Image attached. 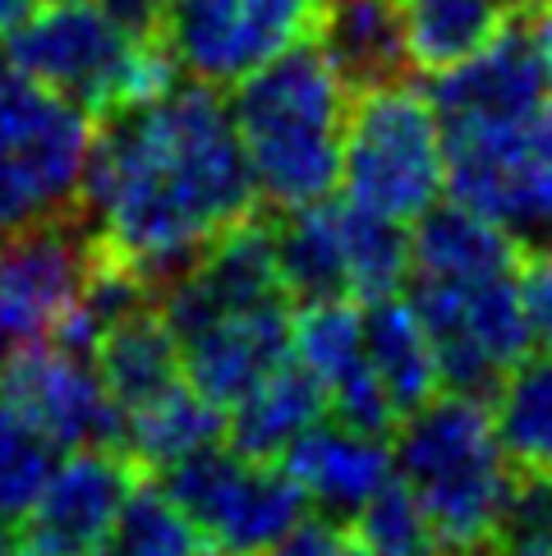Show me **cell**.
Segmentation results:
<instances>
[{
	"label": "cell",
	"instance_id": "cell-1",
	"mask_svg": "<svg viewBox=\"0 0 552 556\" xmlns=\"http://www.w3.org/2000/svg\"><path fill=\"white\" fill-rule=\"evenodd\" d=\"M253 198L230 106L208 84H171L92 134L88 230L143 286H166L208 244L249 222Z\"/></svg>",
	"mask_w": 552,
	"mask_h": 556
},
{
	"label": "cell",
	"instance_id": "cell-2",
	"mask_svg": "<svg viewBox=\"0 0 552 556\" xmlns=\"http://www.w3.org/2000/svg\"><path fill=\"white\" fill-rule=\"evenodd\" d=\"M350 88L318 47H290L240 78L230 102L253 193L272 207H309L341 185Z\"/></svg>",
	"mask_w": 552,
	"mask_h": 556
},
{
	"label": "cell",
	"instance_id": "cell-3",
	"mask_svg": "<svg viewBox=\"0 0 552 556\" xmlns=\"http://www.w3.org/2000/svg\"><path fill=\"white\" fill-rule=\"evenodd\" d=\"M391 469L424 506L451 556H484L488 533L511 492V460L484 401L442 391L405 414L391 442Z\"/></svg>",
	"mask_w": 552,
	"mask_h": 556
},
{
	"label": "cell",
	"instance_id": "cell-4",
	"mask_svg": "<svg viewBox=\"0 0 552 556\" xmlns=\"http://www.w3.org/2000/svg\"><path fill=\"white\" fill-rule=\"evenodd\" d=\"M0 37L14 70L70 97L88 115H115L171 88V55L156 33L129 28L92 5L47 0Z\"/></svg>",
	"mask_w": 552,
	"mask_h": 556
},
{
	"label": "cell",
	"instance_id": "cell-5",
	"mask_svg": "<svg viewBox=\"0 0 552 556\" xmlns=\"http://www.w3.org/2000/svg\"><path fill=\"white\" fill-rule=\"evenodd\" d=\"M92 115L0 55V244L84 212Z\"/></svg>",
	"mask_w": 552,
	"mask_h": 556
},
{
	"label": "cell",
	"instance_id": "cell-6",
	"mask_svg": "<svg viewBox=\"0 0 552 556\" xmlns=\"http://www.w3.org/2000/svg\"><path fill=\"white\" fill-rule=\"evenodd\" d=\"M341 185L354 207L410 226L447 189V129L432 97L401 78L364 88L346 111Z\"/></svg>",
	"mask_w": 552,
	"mask_h": 556
},
{
	"label": "cell",
	"instance_id": "cell-7",
	"mask_svg": "<svg viewBox=\"0 0 552 556\" xmlns=\"http://www.w3.org/2000/svg\"><path fill=\"white\" fill-rule=\"evenodd\" d=\"M272 253L286 294L304 304H373L397 294L410 276L405 226L354 207L350 198L346 203L318 198L309 207H290L286 222L272 230Z\"/></svg>",
	"mask_w": 552,
	"mask_h": 556
},
{
	"label": "cell",
	"instance_id": "cell-8",
	"mask_svg": "<svg viewBox=\"0 0 552 556\" xmlns=\"http://www.w3.org/2000/svg\"><path fill=\"white\" fill-rule=\"evenodd\" d=\"M156 488L189 515L212 556H267L309 515V496L281 460H253L230 442L166 465Z\"/></svg>",
	"mask_w": 552,
	"mask_h": 556
},
{
	"label": "cell",
	"instance_id": "cell-9",
	"mask_svg": "<svg viewBox=\"0 0 552 556\" xmlns=\"http://www.w3.org/2000/svg\"><path fill=\"white\" fill-rule=\"evenodd\" d=\"M414 317L428 336L438 382L461 395H492L535 336L520 304V271L492 276H410Z\"/></svg>",
	"mask_w": 552,
	"mask_h": 556
},
{
	"label": "cell",
	"instance_id": "cell-10",
	"mask_svg": "<svg viewBox=\"0 0 552 556\" xmlns=\"http://www.w3.org/2000/svg\"><path fill=\"white\" fill-rule=\"evenodd\" d=\"M447 189L511 240H552V102L492 125L447 129Z\"/></svg>",
	"mask_w": 552,
	"mask_h": 556
},
{
	"label": "cell",
	"instance_id": "cell-11",
	"mask_svg": "<svg viewBox=\"0 0 552 556\" xmlns=\"http://www.w3.org/2000/svg\"><path fill=\"white\" fill-rule=\"evenodd\" d=\"M313 0H162L156 42L193 84L226 88L300 47Z\"/></svg>",
	"mask_w": 552,
	"mask_h": 556
},
{
	"label": "cell",
	"instance_id": "cell-12",
	"mask_svg": "<svg viewBox=\"0 0 552 556\" xmlns=\"http://www.w3.org/2000/svg\"><path fill=\"white\" fill-rule=\"evenodd\" d=\"M552 102V5L506 14L488 42L438 74L432 111L442 129L516 121Z\"/></svg>",
	"mask_w": 552,
	"mask_h": 556
},
{
	"label": "cell",
	"instance_id": "cell-13",
	"mask_svg": "<svg viewBox=\"0 0 552 556\" xmlns=\"http://www.w3.org/2000/svg\"><path fill=\"white\" fill-rule=\"evenodd\" d=\"M102 263H106L102 244L74 216L0 244V317H5L14 345L24 350L37 341H51V331L88 294Z\"/></svg>",
	"mask_w": 552,
	"mask_h": 556
},
{
	"label": "cell",
	"instance_id": "cell-14",
	"mask_svg": "<svg viewBox=\"0 0 552 556\" xmlns=\"http://www.w3.org/2000/svg\"><path fill=\"white\" fill-rule=\"evenodd\" d=\"M171 331L175 345H180L185 382L208 405L230 409L290 359L294 313L290 300H267V304L216 308Z\"/></svg>",
	"mask_w": 552,
	"mask_h": 556
},
{
	"label": "cell",
	"instance_id": "cell-15",
	"mask_svg": "<svg viewBox=\"0 0 552 556\" xmlns=\"http://www.w3.org/2000/svg\"><path fill=\"white\" fill-rule=\"evenodd\" d=\"M0 391L47 432L55 451H84V446L121 451L125 424L111 391L102 387L92 354H78L55 341L24 345L0 368Z\"/></svg>",
	"mask_w": 552,
	"mask_h": 556
},
{
	"label": "cell",
	"instance_id": "cell-16",
	"mask_svg": "<svg viewBox=\"0 0 552 556\" xmlns=\"http://www.w3.org/2000/svg\"><path fill=\"white\" fill-rule=\"evenodd\" d=\"M138 483V465L115 446H84L55 460L42 496L28 510L24 543L47 556H88L106 539L121 515L129 488Z\"/></svg>",
	"mask_w": 552,
	"mask_h": 556
},
{
	"label": "cell",
	"instance_id": "cell-17",
	"mask_svg": "<svg viewBox=\"0 0 552 556\" xmlns=\"http://www.w3.org/2000/svg\"><path fill=\"white\" fill-rule=\"evenodd\" d=\"M290 354L300 359L313 382L327 395V414L350 428L387 437L397 428V409L373 377L368 350H364V308L354 300H323L304 304L290 331Z\"/></svg>",
	"mask_w": 552,
	"mask_h": 556
},
{
	"label": "cell",
	"instance_id": "cell-18",
	"mask_svg": "<svg viewBox=\"0 0 552 556\" xmlns=\"http://www.w3.org/2000/svg\"><path fill=\"white\" fill-rule=\"evenodd\" d=\"M281 465L304 488L309 506L337 515V520H350L397 473L391 469V451L378 432L350 428L341 419H318L304 437H294Z\"/></svg>",
	"mask_w": 552,
	"mask_h": 556
},
{
	"label": "cell",
	"instance_id": "cell-19",
	"mask_svg": "<svg viewBox=\"0 0 552 556\" xmlns=\"http://www.w3.org/2000/svg\"><path fill=\"white\" fill-rule=\"evenodd\" d=\"M92 364L102 372V387L111 391L115 409H121V424L138 405H148L185 382L175 331L166 327L162 308L152 300H138L111 317L92 345Z\"/></svg>",
	"mask_w": 552,
	"mask_h": 556
},
{
	"label": "cell",
	"instance_id": "cell-20",
	"mask_svg": "<svg viewBox=\"0 0 552 556\" xmlns=\"http://www.w3.org/2000/svg\"><path fill=\"white\" fill-rule=\"evenodd\" d=\"M309 33H318V51L350 92L391 84L410 65L397 0H313Z\"/></svg>",
	"mask_w": 552,
	"mask_h": 556
},
{
	"label": "cell",
	"instance_id": "cell-21",
	"mask_svg": "<svg viewBox=\"0 0 552 556\" xmlns=\"http://www.w3.org/2000/svg\"><path fill=\"white\" fill-rule=\"evenodd\" d=\"M318 419H327V395L290 354L267 382H259L240 405L226 409V442L253 460H281L294 437H304Z\"/></svg>",
	"mask_w": 552,
	"mask_h": 556
},
{
	"label": "cell",
	"instance_id": "cell-22",
	"mask_svg": "<svg viewBox=\"0 0 552 556\" xmlns=\"http://www.w3.org/2000/svg\"><path fill=\"white\" fill-rule=\"evenodd\" d=\"M364 350H368V364L387 395V405L397 409V424L419 409L428 395H438L442 382H438L428 336L419 327V317H414V308L397 300V294L364 304Z\"/></svg>",
	"mask_w": 552,
	"mask_h": 556
},
{
	"label": "cell",
	"instance_id": "cell-23",
	"mask_svg": "<svg viewBox=\"0 0 552 556\" xmlns=\"http://www.w3.org/2000/svg\"><path fill=\"white\" fill-rule=\"evenodd\" d=\"M516 240L461 203H432L410 235V276H492L516 271Z\"/></svg>",
	"mask_w": 552,
	"mask_h": 556
},
{
	"label": "cell",
	"instance_id": "cell-24",
	"mask_svg": "<svg viewBox=\"0 0 552 556\" xmlns=\"http://www.w3.org/2000/svg\"><path fill=\"white\" fill-rule=\"evenodd\" d=\"M212 442H226V409L208 405L189 382L138 405L134 414H125V428H121V451L134 465L156 473Z\"/></svg>",
	"mask_w": 552,
	"mask_h": 556
},
{
	"label": "cell",
	"instance_id": "cell-25",
	"mask_svg": "<svg viewBox=\"0 0 552 556\" xmlns=\"http://www.w3.org/2000/svg\"><path fill=\"white\" fill-rule=\"evenodd\" d=\"M492 432H498L511 469H552V350L525 354L492 387Z\"/></svg>",
	"mask_w": 552,
	"mask_h": 556
},
{
	"label": "cell",
	"instance_id": "cell-26",
	"mask_svg": "<svg viewBox=\"0 0 552 556\" xmlns=\"http://www.w3.org/2000/svg\"><path fill=\"white\" fill-rule=\"evenodd\" d=\"M405 61L424 74H442L475 55L506 18V0H397Z\"/></svg>",
	"mask_w": 552,
	"mask_h": 556
},
{
	"label": "cell",
	"instance_id": "cell-27",
	"mask_svg": "<svg viewBox=\"0 0 552 556\" xmlns=\"http://www.w3.org/2000/svg\"><path fill=\"white\" fill-rule=\"evenodd\" d=\"M88 556H212L189 515L152 483H134L106 539Z\"/></svg>",
	"mask_w": 552,
	"mask_h": 556
},
{
	"label": "cell",
	"instance_id": "cell-28",
	"mask_svg": "<svg viewBox=\"0 0 552 556\" xmlns=\"http://www.w3.org/2000/svg\"><path fill=\"white\" fill-rule=\"evenodd\" d=\"M55 460H61V451L47 442V432L0 391V525L5 529L28 520Z\"/></svg>",
	"mask_w": 552,
	"mask_h": 556
},
{
	"label": "cell",
	"instance_id": "cell-29",
	"mask_svg": "<svg viewBox=\"0 0 552 556\" xmlns=\"http://www.w3.org/2000/svg\"><path fill=\"white\" fill-rule=\"evenodd\" d=\"M346 525L364 556H451L438 543V533H432L424 506L414 502V492L397 473H391Z\"/></svg>",
	"mask_w": 552,
	"mask_h": 556
},
{
	"label": "cell",
	"instance_id": "cell-30",
	"mask_svg": "<svg viewBox=\"0 0 552 556\" xmlns=\"http://www.w3.org/2000/svg\"><path fill=\"white\" fill-rule=\"evenodd\" d=\"M484 556H552V469L511 479Z\"/></svg>",
	"mask_w": 552,
	"mask_h": 556
},
{
	"label": "cell",
	"instance_id": "cell-31",
	"mask_svg": "<svg viewBox=\"0 0 552 556\" xmlns=\"http://www.w3.org/2000/svg\"><path fill=\"white\" fill-rule=\"evenodd\" d=\"M267 556H364V552L354 543L350 525L337 520V515H304Z\"/></svg>",
	"mask_w": 552,
	"mask_h": 556
},
{
	"label": "cell",
	"instance_id": "cell-32",
	"mask_svg": "<svg viewBox=\"0 0 552 556\" xmlns=\"http://www.w3.org/2000/svg\"><path fill=\"white\" fill-rule=\"evenodd\" d=\"M520 304H525V323H529V336L552 350V249L539 253L535 263L520 271Z\"/></svg>",
	"mask_w": 552,
	"mask_h": 556
},
{
	"label": "cell",
	"instance_id": "cell-33",
	"mask_svg": "<svg viewBox=\"0 0 552 556\" xmlns=\"http://www.w3.org/2000/svg\"><path fill=\"white\" fill-rule=\"evenodd\" d=\"M74 5L106 10L111 18H121V24H129V28L156 33V10H162V0H74Z\"/></svg>",
	"mask_w": 552,
	"mask_h": 556
},
{
	"label": "cell",
	"instance_id": "cell-34",
	"mask_svg": "<svg viewBox=\"0 0 552 556\" xmlns=\"http://www.w3.org/2000/svg\"><path fill=\"white\" fill-rule=\"evenodd\" d=\"M33 5H37V0H0V33H5V28H14L18 18H24Z\"/></svg>",
	"mask_w": 552,
	"mask_h": 556
},
{
	"label": "cell",
	"instance_id": "cell-35",
	"mask_svg": "<svg viewBox=\"0 0 552 556\" xmlns=\"http://www.w3.org/2000/svg\"><path fill=\"white\" fill-rule=\"evenodd\" d=\"M10 552H14V539H10V529L0 525V556H10Z\"/></svg>",
	"mask_w": 552,
	"mask_h": 556
},
{
	"label": "cell",
	"instance_id": "cell-36",
	"mask_svg": "<svg viewBox=\"0 0 552 556\" xmlns=\"http://www.w3.org/2000/svg\"><path fill=\"white\" fill-rule=\"evenodd\" d=\"M520 5H552V0H520Z\"/></svg>",
	"mask_w": 552,
	"mask_h": 556
}]
</instances>
